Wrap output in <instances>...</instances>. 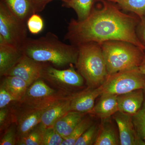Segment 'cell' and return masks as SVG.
Masks as SVG:
<instances>
[{
  "label": "cell",
  "mask_w": 145,
  "mask_h": 145,
  "mask_svg": "<svg viewBox=\"0 0 145 145\" xmlns=\"http://www.w3.org/2000/svg\"><path fill=\"white\" fill-rule=\"evenodd\" d=\"M116 4L107 0H94L90 13L82 21L72 19L69 23L65 40L79 45L109 40L129 42L145 50L136 34L140 18L122 12Z\"/></svg>",
  "instance_id": "obj_1"
},
{
  "label": "cell",
  "mask_w": 145,
  "mask_h": 145,
  "mask_svg": "<svg viewBox=\"0 0 145 145\" xmlns=\"http://www.w3.org/2000/svg\"><path fill=\"white\" fill-rule=\"evenodd\" d=\"M20 49L31 59L55 67L75 65L78 59V46L63 42L51 32L38 39L27 38Z\"/></svg>",
  "instance_id": "obj_2"
},
{
  "label": "cell",
  "mask_w": 145,
  "mask_h": 145,
  "mask_svg": "<svg viewBox=\"0 0 145 145\" xmlns=\"http://www.w3.org/2000/svg\"><path fill=\"white\" fill-rule=\"evenodd\" d=\"M77 46L78 57L75 65L78 72L84 79L88 88L101 86L108 75L101 44L89 42Z\"/></svg>",
  "instance_id": "obj_3"
},
{
  "label": "cell",
  "mask_w": 145,
  "mask_h": 145,
  "mask_svg": "<svg viewBox=\"0 0 145 145\" xmlns=\"http://www.w3.org/2000/svg\"><path fill=\"white\" fill-rule=\"evenodd\" d=\"M101 46L108 75L139 67L144 54V50L124 41H106Z\"/></svg>",
  "instance_id": "obj_4"
},
{
  "label": "cell",
  "mask_w": 145,
  "mask_h": 145,
  "mask_svg": "<svg viewBox=\"0 0 145 145\" xmlns=\"http://www.w3.org/2000/svg\"><path fill=\"white\" fill-rule=\"evenodd\" d=\"M73 93L57 90L40 78L29 86L23 98L13 102L11 107L14 111L43 109L58 101L69 98Z\"/></svg>",
  "instance_id": "obj_5"
},
{
  "label": "cell",
  "mask_w": 145,
  "mask_h": 145,
  "mask_svg": "<svg viewBox=\"0 0 145 145\" xmlns=\"http://www.w3.org/2000/svg\"><path fill=\"white\" fill-rule=\"evenodd\" d=\"M26 23L20 20L0 1V45L20 49L27 39Z\"/></svg>",
  "instance_id": "obj_6"
},
{
  "label": "cell",
  "mask_w": 145,
  "mask_h": 145,
  "mask_svg": "<svg viewBox=\"0 0 145 145\" xmlns=\"http://www.w3.org/2000/svg\"><path fill=\"white\" fill-rule=\"evenodd\" d=\"M103 93L119 95L138 89H145V75L136 67L108 75L102 85Z\"/></svg>",
  "instance_id": "obj_7"
},
{
  "label": "cell",
  "mask_w": 145,
  "mask_h": 145,
  "mask_svg": "<svg viewBox=\"0 0 145 145\" xmlns=\"http://www.w3.org/2000/svg\"><path fill=\"white\" fill-rule=\"evenodd\" d=\"M41 78L53 88L69 94L75 93L72 92L73 90L82 87L85 80L73 67L59 69L47 63Z\"/></svg>",
  "instance_id": "obj_8"
},
{
  "label": "cell",
  "mask_w": 145,
  "mask_h": 145,
  "mask_svg": "<svg viewBox=\"0 0 145 145\" xmlns=\"http://www.w3.org/2000/svg\"><path fill=\"white\" fill-rule=\"evenodd\" d=\"M46 63L37 61L23 54L16 65L4 76L18 77L25 81L29 86L41 78Z\"/></svg>",
  "instance_id": "obj_9"
},
{
  "label": "cell",
  "mask_w": 145,
  "mask_h": 145,
  "mask_svg": "<svg viewBox=\"0 0 145 145\" xmlns=\"http://www.w3.org/2000/svg\"><path fill=\"white\" fill-rule=\"evenodd\" d=\"M112 117L118 127L120 145H145L136 132L132 115L118 111Z\"/></svg>",
  "instance_id": "obj_10"
},
{
  "label": "cell",
  "mask_w": 145,
  "mask_h": 145,
  "mask_svg": "<svg viewBox=\"0 0 145 145\" xmlns=\"http://www.w3.org/2000/svg\"><path fill=\"white\" fill-rule=\"evenodd\" d=\"M46 108L18 111H14L12 109L14 122L17 125L18 141L40 123L42 115Z\"/></svg>",
  "instance_id": "obj_11"
},
{
  "label": "cell",
  "mask_w": 145,
  "mask_h": 145,
  "mask_svg": "<svg viewBox=\"0 0 145 145\" xmlns=\"http://www.w3.org/2000/svg\"><path fill=\"white\" fill-rule=\"evenodd\" d=\"M103 92L101 85L97 88H88L82 91L75 92L71 100L70 111L88 114L95 105L96 99Z\"/></svg>",
  "instance_id": "obj_12"
},
{
  "label": "cell",
  "mask_w": 145,
  "mask_h": 145,
  "mask_svg": "<svg viewBox=\"0 0 145 145\" xmlns=\"http://www.w3.org/2000/svg\"><path fill=\"white\" fill-rule=\"evenodd\" d=\"M117 98L119 111L133 116L142 106L144 99V90L136 89L117 95Z\"/></svg>",
  "instance_id": "obj_13"
},
{
  "label": "cell",
  "mask_w": 145,
  "mask_h": 145,
  "mask_svg": "<svg viewBox=\"0 0 145 145\" xmlns=\"http://www.w3.org/2000/svg\"><path fill=\"white\" fill-rule=\"evenodd\" d=\"M75 93L67 99L58 101L45 110L40 122L43 126L45 128L53 127L57 121L70 111L71 100Z\"/></svg>",
  "instance_id": "obj_14"
},
{
  "label": "cell",
  "mask_w": 145,
  "mask_h": 145,
  "mask_svg": "<svg viewBox=\"0 0 145 145\" xmlns=\"http://www.w3.org/2000/svg\"><path fill=\"white\" fill-rule=\"evenodd\" d=\"M117 97L115 94L102 93L99 102L89 113L96 115L101 119L110 118L119 111Z\"/></svg>",
  "instance_id": "obj_15"
},
{
  "label": "cell",
  "mask_w": 145,
  "mask_h": 145,
  "mask_svg": "<svg viewBox=\"0 0 145 145\" xmlns=\"http://www.w3.org/2000/svg\"><path fill=\"white\" fill-rule=\"evenodd\" d=\"M23 53L20 48L8 44L0 45V75L4 76L14 66Z\"/></svg>",
  "instance_id": "obj_16"
},
{
  "label": "cell",
  "mask_w": 145,
  "mask_h": 145,
  "mask_svg": "<svg viewBox=\"0 0 145 145\" xmlns=\"http://www.w3.org/2000/svg\"><path fill=\"white\" fill-rule=\"evenodd\" d=\"M86 114L77 112H69L57 121L53 127L64 140L71 135Z\"/></svg>",
  "instance_id": "obj_17"
},
{
  "label": "cell",
  "mask_w": 145,
  "mask_h": 145,
  "mask_svg": "<svg viewBox=\"0 0 145 145\" xmlns=\"http://www.w3.org/2000/svg\"><path fill=\"white\" fill-rule=\"evenodd\" d=\"M101 120L102 122L94 145H120L119 131H117L110 118Z\"/></svg>",
  "instance_id": "obj_18"
},
{
  "label": "cell",
  "mask_w": 145,
  "mask_h": 145,
  "mask_svg": "<svg viewBox=\"0 0 145 145\" xmlns=\"http://www.w3.org/2000/svg\"><path fill=\"white\" fill-rule=\"evenodd\" d=\"M13 15L26 23L29 18L35 13L32 0H1Z\"/></svg>",
  "instance_id": "obj_19"
},
{
  "label": "cell",
  "mask_w": 145,
  "mask_h": 145,
  "mask_svg": "<svg viewBox=\"0 0 145 145\" xmlns=\"http://www.w3.org/2000/svg\"><path fill=\"white\" fill-rule=\"evenodd\" d=\"M4 77L1 85L12 97L18 101L25 95L29 86L25 81L15 76L7 75ZM15 101V102H16Z\"/></svg>",
  "instance_id": "obj_20"
},
{
  "label": "cell",
  "mask_w": 145,
  "mask_h": 145,
  "mask_svg": "<svg viewBox=\"0 0 145 145\" xmlns=\"http://www.w3.org/2000/svg\"><path fill=\"white\" fill-rule=\"evenodd\" d=\"M94 1V0H69L63 3V6L73 9L77 14V20L82 21L89 15Z\"/></svg>",
  "instance_id": "obj_21"
},
{
  "label": "cell",
  "mask_w": 145,
  "mask_h": 145,
  "mask_svg": "<svg viewBox=\"0 0 145 145\" xmlns=\"http://www.w3.org/2000/svg\"><path fill=\"white\" fill-rule=\"evenodd\" d=\"M114 3L123 11L131 12L140 18L145 16V0H117Z\"/></svg>",
  "instance_id": "obj_22"
},
{
  "label": "cell",
  "mask_w": 145,
  "mask_h": 145,
  "mask_svg": "<svg viewBox=\"0 0 145 145\" xmlns=\"http://www.w3.org/2000/svg\"><path fill=\"white\" fill-rule=\"evenodd\" d=\"M93 124V119L91 116H85L71 135L64 140L61 145H75L77 140Z\"/></svg>",
  "instance_id": "obj_23"
},
{
  "label": "cell",
  "mask_w": 145,
  "mask_h": 145,
  "mask_svg": "<svg viewBox=\"0 0 145 145\" xmlns=\"http://www.w3.org/2000/svg\"><path fill=\"white\" fill-rule=\"evenodd\" d=\"M45 128L40 123L28 134L18 140L16 145H42L43 137Z\"/></svg>",
  "instance_id": "obj_24"
},
{
  "label": "cell",
  "mask_w": 145,
  "mask_h": 145,
  "mask_svg": "<svg viewBox=\"0 0 145 145\" xmlns=\"http://www.w3.org/2000/svg\"><path fill=\"white\" fill-rule=\"evenodd\" d=\"M144 90V99L142 106L133 116V120L137 135L145 144V89Z\"/></svg>",
  "instance_id": "obj_25"
},
{
  "label": "cell",
  "mask_w": 145,
  "mask_h": 145,
  "mask_svg": "<svg viewBox=\"0 0 145 145\" xmlns=\"http://www.w3.org/2000/svg\"><path fill=\"white\" fill-rule=\"evenodd\" d=\"M99 129L100 125L93 123V124L77 140L75 145H94Z\"/></svg>",
  "instance_id": "obj_26"
},
{
  "label": "cell",
  "mask_w": 145,
  "mask_h": 145,
  "mask_svg": "<svg viewBox=\"0 0 145 145\" xmlns=\"http://www.w3.org/2000/svg\"><path fill=\"white\" fill-rule=\"evenodd\" d=\"M64 139L53 127L46 128L44 132L42 145H61Z\"/></svg>",
  "instance_id": "obj_27"
},
{
  "label": "cell",
  "mask_w": 145,
  "mask_h": 145,
  "mask_svg": "<svg viewBox=\"0 0 145 145\" xmlns=\"http://www.w3.org/2000/svg\"><path fill=\"white\" fill-rule=\"evenodd\" d=\"M26 24L29 32L35 35L40 33L44 28L43 20L37 13H34L29 18Z\"/></svg>",
  "instance_id": "obj_28"
},
{
  "label": "cell",
  "mask_w": 145,
  "mask_h": 145,
  "mask_svg": "<svg viewBox=\"0 0 145 145\" xmlns=\"http://www.w3.org/2000/svg\"><path fill=\"white\" fill-rule=\"evenodd\" d=\"M17 127L16 123H13L5 130L1 137V145H14L17 144Z\"/></svg>",
  "instance_id": "obj_29"
},
{
  "label": "cell",
  "mask_w": 145,
  "mask_h": 145,
  "mask_svg": "<svg viewBox=\"0 0 145 145\" xmlns=\"http://www.w3.org/2000/svg\"><path fill=\"white\" fill-rule=\"evenodd\" d=\"M14 123L11 106L0 109L1 133L5 131L12 123Z\"/></svg>",
  "instance_id": "obj_30"
},
{
  "label": "cell",
  "mask_w": 145,
  "mask_h": 145,
  "mask_svg": "<svg viewBox=\"0 0 145 145\" xmlns=\"http://www.w3.org/2000/svg\"><path fill=\"white\" fill-rule=\"evenodd\" d=\"M16 100L1 85L0 86V109L10 105Z\"/></svg>",
  "instance_id": "obj_31"
},
{
  "label": "cell",
  "mask_w": 145,
  "mask_h": 145,
  "mask_svg": "<svg viewBox=\"0 0 145 145\" xmlns=\"http://www.w3.org/2000/svg\"><path fill=\"white\" fill-rule=\"evenodd\" d=\"M136 34L140 42L145 47V16L140 18L136 28Z\"/></svg>",
  "instance_id": "obj_32"
},
{
  "label": "cell",
  "mask_w": 145,
  "mask_h": 145,
  "mask_svg": "<svg viewBox=\"0 0 145 145\" xmlns=\"http://www.w3.org/2000/svg\"><path fill=\"white\" fill-rule=\"evenodd\" d=\"M53 0H32L33 6L35 13H39L42 12L48 3ZM65 3L68 2L69 0H60Z\"/></svg>",
  "instance_id": "obj_33"
},
{
  "label": "cell",
  "mask_w": 145,
  "mask_h": 145,
  "mask_svg": "<svg viewBox=\"0 0 145 145\" xmlns=\"http://www.w3.org/2000/svg\"><path fill=\"white\" fill-rule=\"evenodd\" d=\"M138 68L141 72L145 75V50L143 59Z\"/></svg>",
  "instance_id": "obj_34"
},
{
  "label": "cell",
  "mask_w": 145,
  "mask_h": 145,
  "mask_svg": "<svg viewBox=\"0 0 145 145\" xmlns=\"http://www.w3.org/2000/svg\"><path fill=\"white\" fill-rule=\"evenodd\" d=\"M107 1H109L111 2L114 3V2L117 1V0H107Z\"/></svg>",
  "instance_id": "obj_35"
}]
</instances>
